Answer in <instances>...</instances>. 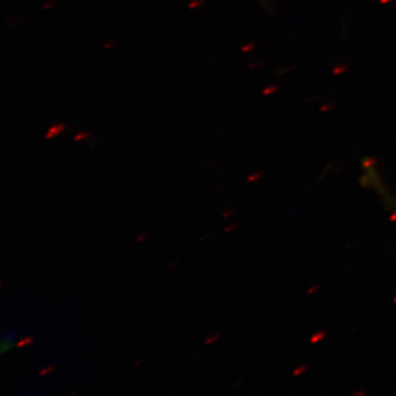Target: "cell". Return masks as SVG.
Segmentation results:
<instances>
[{
	"instance_id": "11",
	"label": "cell",
	"mask_w": 396,
	"mask_h": 396,
	"mask_svg": "<svg viewBox=\"0 0 396 396\" xmlns=\"http://www.w3.org/2000/svg\"><path fill=\"white\" fill-rule=\"evenodd\" d=\"M260 176H261V174L259 173V174H252L251 176H249L248 177V181L249 182H253V181H255V179H258V178H260Z\"/></svg>"
},
{
	"instance_id": "14",
	"label": "cell",
	"mask_w": 396,
	"mask_h": 396,
	"mask_svg": "<svg viewBox=\"0 0 396 396\" xmlns=\"http://www.w3.org/2000/svg\"><path fill=\"white\" fill-rule=\"evenodd\" d=\"M115 45H116V42L115 41H112V42H107V43H105L103 47H105V49H109V47H112V46H115Z\"/></svg>"
},
{
	"instance_id": "2",
	"label": "cell",
	"mask_w": 396,
	"mask_h": 396,
	"mask_svg": "<svg viewBox=\"0 0 396 396\" xmlns=\"http://www.w3.org/2000/svg\"><path fill=\"white\" fill-rule=\"evenodd\" d=\"M12 347H13V339L5 337L3 341L1 342L0 351H1V353H5V352H7V351L10 350V349H12Z\"/></svg>"
},
{
	"instance_id": "12",
	"label": "cell",
	"mask_w": 396,
	"mask_h": 396,
	"mask_svg": "<svg viewBox=\"0 0 396 396\" xmlns=\"http://www.w3.org/2000/svg\"><path fill=\"white\" fill-rule=\"evenodd\" d=\"M233 214H234V209L226 210V213L222 214V217H224V218H227V217H229V216L233 215Z\"/></svg>"
},
{
	"instance_id": "8",
	"label": "cell",
	"mask_w": 396,
	"mask_h": 396,
	"mask_svg": "<svg viewBox=\"0 0 396 396\" xmlns=\"http://www.w3.org/2000/svg\"><path fill=\"white\" fill-rule=\"evenodd\" d=\"M204 3V1H201V0H193V1H190L189 2V5H188V8L189 9H196V8H198L199 6H201Z\"/></svg>"
},
{
	"instance_id": "4",
	"label": "cell",
	"mask_w": 396,
	"mask_h": 396,
	"mask_svg": "<svg viewBox=\"0 0 396 396\" xmlns=\"http://www.w3.org/2000/svg\"><path fill=\"white\" fill-rule=\"evenodd\" d=\"M88 137H89V132H87V131H81V132H78L77 134L75 135L74 140L75 141H83L84 139H87Z\"/></svg>"
},
{
	"instance_id": "7",
	"label": "cell",
	"mask_w": 396,
	"mask_h": 396,
	"mask_svg": "<svg viewBox=\"0 0 396 396\" xmlns=\"http://www.w3.org/2000/svg\"><path fill=\"white\" fill-rule=\"evenodd\" d=\"M219 337H220V336H219V333H215V335H210V336L208 337V338H207L206 340H205V343H206V345H210V343H213V342H215L216 340H218Z\"/></svg>"
},
{
	"instance_id": "1",
	"label": "cell",
	"mask_w": 396,
	"mask_h": 396,
	"mask_svg": "<svg viewBox=\"0 0 396 396\" xmlns=\"http://www.w3.org/2000/svg\"><path fill=\"white\" fill-rule=\"evenodd\" d=\"M66 123H55L53 126L50 127V129L47 130L45 134V139H52L56 138L57 135H60L62 132L65 130Z\"/></svg>"
},
{
	"instance_id": "10",
	"label": "cell",
	"mask_w": 396,
	"mask_h": 396,
	"mask_svg": "<svg viewBox=\"0 0 396 396\" xmlns=\"http://www.w3.org/2000/svg\"><path fill=\"white\" fill-rule=\"evenodd\" d=\"M149 237V233L148 232H144V233H142V234H140V235H138V238H137V241L138 242H141V241H144L145 239Z\"/></svg>"
},
{
	"instance_id": "18",
	"label": "cell",
	"mask_w": 396,
	"mask_h": 396,
	"mask_svg": "<svg viewBox=\"0 0 396 396\" xmlns=\"http://www.w3.org/2000/svg\"><path fill=\"white\" fill-rule=\"evenodd\" d=\"M364 393H365L364 391H359V392H356V393H354V395H363Z\"/></svg>"
},
{
	"instance_id": "15",
	"label": "cell",
	"mask_w": 396,
	"mask_h": 396,
	"mask_svg": "<svg viewBox=\"0 0 396 396\" xmlns=\"http://www.w3.org/2000/svg\"><path fill=\"white\" fill-rule=\"evenodd\" d=\"M319 290V286H313V287H310L309 290H308V294H313V293H315V292H317V290Z\"/></svg>"
},
{
	"instance_id": "3",
	"label": "cell",
	"mask_w": 396,
	"mask_h": 396,
	"mask_svg": "<svg viewBox=\"0 0 396 396\" xmlns=\"http://www.w3.org/2000/svg\"><path fill=\"white\" fill-rule=\"evenodd\" d=\"M326 337V332H324V331H320V332H317V333H315L313 337H311V339H310V341L313 342V343H315V342H319L320 340H322V339Z\"/></svg>"
},
{
	"instance_id": "13",
	"label": "cell",
	"mask_w": 396,
	"mask_h": 396,
	"mask_svg": "<svg viewBox=\"0 0 396 396\" xmlns=\"http://www.w3.org/2000/svg\"><path fill=\"white\" fill-rule=\"evenodd\" d=\"M235 228H237V224H231V226H228V227H226L224 228V232H230V231H232V230H234Z\"/></svg>"
},
{
	"instance_id": "17",
	"label": "cell",
	"mask_w": 396,
	"mask_h": 396,
	"mask_svg": "<svg viewBox=\"0 0 396 396\" xmlns=\"http://www.w3.org/2000/svg\"><path fill=\"white\" fill-rule=\"evenodd\" d=\"M176 264H177V262H173V263H171V265H168V266H167V270H171L172 267L175 266Z\"/></svg>"
},
{
	"instance_id": "5",
	"label": "cell",
	"mask_w": 396,
	"mask_h": 396,
	"mask_svg": "<svg viewBox=\"0 0 396 396\" xmlns=\"http://www.w3.org/2000/svg\"><path fill=\"white\" fill-rule=\"evenodd\" d=\"M32 341H33V338H32V337H26V338H24V339H21L20 341L18 342L17 347L18 348L23 347V346H26V345H29V343H31Z\"/></svg>"
},
{
	"instance_id": "9",
	"label": "cell",
	"mask_w": 396,
	"mask_h": 396,
	"mask_svg": "<svg viewBox=\"0 0 396 396\" xmlns=\"http://www.w3.org/2000/svg\"><path fill=\"white\" fill-rule=\"evenodd\" d=\"M53 370H54V366H53V365H49V366L44 367V369H42V370H41V372H40V376L45 375V374H47V373H50V372H52V371H53Z\"/></svg>"
},
{
	"instance_id": "6",
	"label": "cell",
	"mask_w": 396,
	"mask_h": 396,
	"mask_svg": "<svg viewBox=\"0 0 396 396\" xmlns=\"http://www.w3.org/2000/svg\"><path fill=\"white\" fill-rule=\"evenodd\" d=\"M306 370H307V365H299V366H297L295 369V371L293 372V375L294 376L300 375V374H303L304 372H306Z\"/></svg>"
},
{
	"instance_id": "19",
	"label": "cell",
	"mask_w": 396,
	"mask_h": 396,
	"mask_svg": "<svg viewBox=\"0 0 396 396\" xmlns=\"http://www.w3.org/2000/svg\"><path fill=\"white\" fill-rule=\"evenodd\" d=\"M394 301H395V303H396V296H395V299H394Z\"/></svg>"
},
{
	"instance_id": "16",
	"label": "cell",
	"mask_w": 396,
	"mask_h": 396,
	"mask_svg": "<svg viewBox=\"0 0 396 396\" xmlns=\"http://www.w3.org/2000/svg\"><path fill=\"white\" fill-rule=\"evenodd\" d=\"M145 359H147V358H142V359H139L138 361L135 362V363H134V364H133V365H134V366H138V365H140L141 363H143V362L145 361Z\"/></svg>"
}]
</instances>
